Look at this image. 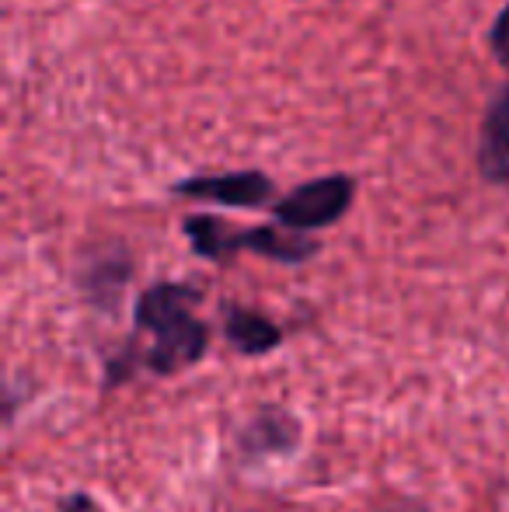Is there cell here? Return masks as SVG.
Here are the masks:
<instances>
[{"mask_svg": "<svg viewBox=\"0 0 509 512\" xmlns=\"http://www.w3.org/2000/svg\"><path fill=\"white\" fill-rule=\"evenodd\" d=\"M203 300V290L192 283H150L136 297L133 324L136 331L150 335V345L143 349V366L154 377H178L203 363L210 349V324L196 317V304Z\"/></svg>", "mask_w": 509, "mask_h": 512, "instance_id": "6da1fadb", "label": "cell"}, {"mask_svg": "<svg viewBox=\"0 0 509 512\" xmlns=\"http://www.w3.org/2000/svg\"><path fill=\"white\" fill-rule=\"evenodd\" d=\"M182 234L189 241L192 255L206 262H227L238 251H252L258 258H269L279 265H304L321 251L311 234H300L283 223H258V227H234L210 213H196L182 220Z\"/></svg>", "mask_w": 509, "mask_h": 512, "instance_id": "7a4b0ae2", "label": "cell"}, {"mask_svg": "<svg viewBox=\"0 0 509 512\" xmlns=\"http://www.w3.org/2000/svg\"><path fill=\"white\" fill-rule=\"evenodd\" d=\"M356 203V178L353 175H321L311 182L290 189L283 199L272 203V216L276 223L300 234H314V230L335 227L342 216Z\"/></svg>", "mask_w": 509, "mask_h": 512, "instance_id": "3957f363", "label": "cell"}, {"mask_svg": "<svg viewBox=\"0 0 509 512\" xmlns=\"http://www.w3.org/2000/svg\"><path fill=\"white\" fill-rule=\"evenodd\" d=\"M304 446V425L283 405L255 408L234 432V450L248 467L269 464V460H286Z\"/></svg>", "mask_w": 509, "mask_h": 512, "instance_id": "277c9868", "label": "cell"}, {"mask_svg": "<svg viewBox=\"0 0 509 512\" xmlns=\"http://www.w3.org/2000/svg\"><path fill=\"white\" fill-rule=\"evenodd\" d=\"M178 199L224 209H262L276 199V182L265 171H224V175H189L171 185Z\"/></svg>", "mask_w": 509, "mask_h": 512, "instance_id": "5b68a950", "label": "cell"}, {"mask_svg": "<svg viewBox=\"0 0 509 512\" xmlns=\"http://www.w3.org/2000/svg\"><path fill=\"white\" fill-rule=\"evenodd\" d=\"M136 262L126 244H105L98 251H88V258L77 269V293L95 314L116 317L129 283H133Z\"/></svg>", "mask_w": 509, "mask_h": 512, "instance_id": "8992f818", "label": "cell"}, {"mask_svg": "<svg viewBox=\"0 0 509 512\" xmlns=\"http://www.w3.org/2000/svg\"><path fill=\"white\" fill-rule=\"evenodd\" d=\"M475 161L489 185H509V81L492 95L482 115Z\"/></svg>", "mask_w": 509, "mask_h": 512, "instance_id": "52a82bcc", "label": "cell"}, {"mask_svg": "<svg viewBox=\"0 0 509 512\" xmlns=\"http://www.w3.org/2000/svg\"><path fill=\"white\" fill-rule=\"evenodd\" d=\"M220 317H224L227 345H231L234 352H241V356L258 359V356H269L272 349L283 345V328H279L272 317H265L262 310L227 300V304L220 307Z\"/></svg>", "mask_w": 509, "mask_h": 512, "instance_id": "ba28073f", "label": "cell"}, {"mask_svg": "<svg viewBox=\"0 0 509 512\" xmlns=\"http://www.w3.org/2000/svg\"><path fill=\"white\" fill-rule=\"evenodd\" d=\"M140 370H147L143 366V349H136V342L129 338L123 349L105 359V391H116V387L129 384Z\"/></svg>", "mask_w": 509, "mask_h": 512, "instance_id": "9c48e42d", "label": "cell"}, {"mask_svg": "<svg viewBox=\"0 0 509 512\" xmlns=\"http://www.w3.org/2000/svg\"><path fill=\"white\" fill-rule=\"evenodd\" d=\"M489 49L496 56L499 67L509 70V0L503 4V11L492 18V28H489Z\"/></svg>", "mask_w": 509, "mask_h": 512, "instance_id": "30bf717a", "label": "cell"}, {"mask_svg": "<svg viewBox=\"0 0 509 512\" xmlns=\"http://www.w3.org/2000/svg\"><path fill=\"white\" fill-rule=\"evenodd\" d=\"M56 512H102V506L91 492H67L56 502Z\"/></svg>", "mask_w": 509, "mask_h": 512, "instance_id": "8fae6325", "label": "cell"}, {"mask_svg": "<svg viewBox=\"0 0 509 512\" xmlns=\"http://www.w3.org/2000/svg\"><path fill=\"white\" fill-rule=\"evenodd\" d=\"M377 512H422V509H412V506H391V509H377Z\"/></svg>", "mask_w": 509, "mask_h": 512, "instance_id": "7c38bea8", "label": "cell"}]
</instances>
